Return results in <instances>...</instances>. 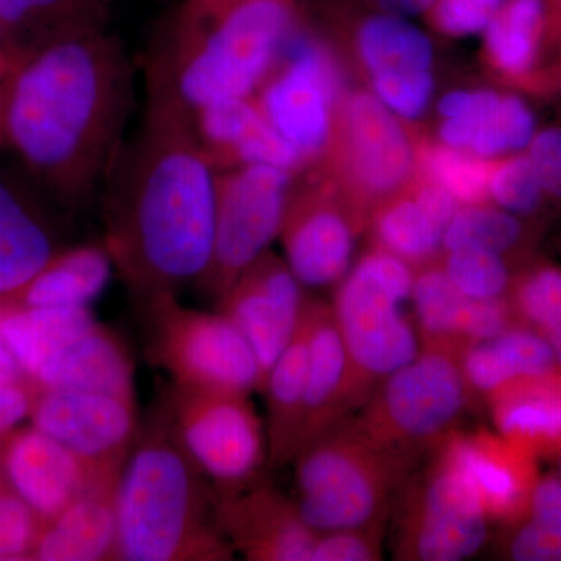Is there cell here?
<instances>
[{
  "instance_id": "cell-4",
  "label": "cell",
  "mask_w": 561,
  "mask_h": 561,
  "mask_svg": "<svg viewBox=\"0 0 561 561\" xmlns=\"http://www.w3.org/2000/svg\"><path fill=\"white\" fill-rule=\"evenodd\" d=\"M297 28L294 0H236L201 20L176 16L158 50L192 111L254 95Z\"/></svg>"
},
{
  "instance_id": "cell-35",
  "label": "cell",
  "mask_w": 561,
  "mask_h": 561,
  "mask_svg": "<svg viewBox=\"0 0 561 561\" xmlns=\"http://www.w3.org/2000/svg\"><path fill=\"white\" fill-rule=\"evenodd\" d=\"M357 50L371 76L382 72L430 70L434 47L426 33L393 14H379L360 25Z\"/></svg>"
},
{
  "instance_id": "cell-38",
  "label": "cell",
  "mask_w": 561,
  "mask_h": 561,
  "mask_svg": "<svg viewBox=\"0 0 561 561\" xmlns=\"http://www.w3.org/2000/svg\"><path fill=\"white\" fill-rule=\"evenodd\" d=\"M420 161L430 183L448 191L460 205H478L489 197V160L443 144L424 150Z\"/></svg>"
},
{
  "instance_id": "cell-55",
  "label": "cell",
  "mask_w": 561,
  "mask_h": 561,
  "mask_svg": "<svg viewBox=\"0 0 561 561\" xmlns=\"http://www.w3.org/2000/svg\"><path fill=\"white\" fill-rule=\"evenodd\" d=\"M557 459H559V472H557V474H559V479L561 482V453L559 454V457H557Z\"/></svg>"
},
{
  "instance_id": "cell-2",
  "label": "cell",
  "mask_w": 561,
  "mask_h": 561,
  "mask_svg": "<svg viewBox=\"0 0 561 561\" xmlns=\"http://www.w3.org/2000/svg\"><path fill=\"white\" fill-rule=\"evenodd\" d=\"M7 84L9 147L50 201L77 210L101 195L135 106V69L105 31L57 41Z\"/></svg>"
},
{
  "instance_id": "cell-45",
  "label": "cell",
  "mask_w": 561,
  "mask_h": 561,
  "mask_svg": "<svg viewBox=\"0 0 561 561\" xmlns=\"http://www.w3.org/2000/svg\"><path fill=\"white\" fill-rule=\"evenodd\" d=\"M505 0H437L432 20L438 31L453 36L483 32Z\"/></svg>"
},
{
  "instance_id": "cell-30",
  "label": "cell",
  "mask_w": 561,
  "mask_h": 561,
  "mask_svg": "<svg viewBox=\"0 0 561 561\" xmlns=\"http://www.w3.org/2000/svg\"><path fill=\"white\" fill-rule=\"evenodd\" d=\"M459 359L472 408L485 404L494 390L513 379L559 367L549 343L524 324L476 343Z\"/></svg>"
},
{
  "instance_id": "cell-20",
  "label": "cell",
  "mask_w": 561,
  "mask_h": 561,
  "mask_svg": "<svg viewBox=\"0 0 561 561\" xmlns=\"http://www.w3.org/2000/svg\"><path fill=\"white\" fill-rule=\"evenodd\" d=\"M0 472L7 486L44 523L98 486L76 454L32 424L0 440Z\"/></svg>"
},
{
  "instance_id": "cell-12",
  "label": "cell",
  "mask_w": 561,
  "mask_h": 561,
  "mask_svg": "<svg viewBox=\"0 0 561 561\" xmlns=\"http://www.w3.org/2000/svg\"><path fill=\"white\" fill-rule=\"evenodd\" d=\"M283 50L286 55H279L254 99L308 164L330 144L332 110L342 92L341 69L328 47L311 36L294 32Z\"/></svg>"
},
{
  "instance_id": "cell-8",
  "label": "cell",
  "mask_w": 561,
  "mask_h": 561,
  "mask_svg": "<svg viewBox=\"0 0 561 561\" xmlns=\"http://www.w3.org/2000/svg\"><path fill=\"white\" fill-rule=\"evenodd\" d=\"M146 319L147 357L187 389L261 391V367L245 335L219 311L186 308L165 295L140 309Z\"/></svg>"
},
{
  "instance_id": "cell-1",
  "label": "cell",
  "mask_w": 561,
  "mask_h": 561,
  "mask_svg": "<svg viewBox=\"0 0 561 561\" xmlns=\"http://www.w3.org/2000/svg\"><path fill=\"white\" fill-rule=\"evenodd\" d=\"M216 172L160 51L146 105L101 191L103 245L139 309L197 284L213 253Z\"/></svg>"
},
{
  "instance_id": "cell-50",
  "label": "cell",
  "mask_w": 561,
  "mask_h": 561,
  "mask_svg": "<svg viewBox=\"0 0 561 561\" xmlns=\"http://www.w3.org/2000/svg\"><path fill=\"white\" fill-rule=\"evenodd\" d=\"M232 2L236 0H184L179 16L186 18V20H201V18L208 16L214 11L224 9Z\"/></svg>"
},
{
  "instance_id": "cell-39",
  "label": "cell",
  "mask_w": 561,
  "mask_h": 561,
  "mask_svg": "<svg viewBox=\"0 0 561 561\" xmlns=\"http://www.w3.org/2000/svg\"><path fill=\"white\" fill-rule=\"evenodd\" d=\"M438 264L461 294L476 300L508 297L515 280L507 260L491 251H445Z\"/></svg>"
},
{
  "instance_id": "cell-7",
  "label": "cell",
  "mask_w": 561,
  "mask_h": 561,
  "mask_svg": "<svg viewBox=\"0 0 561 561\" xmlns=\"http://www.w3.org/2000/svg\"><path fill=\"white\" fill-rule=\"evenodd\" d=\"M468 409L472 405L459 356L421 348L387 376L351 419L373 442L419 461L459 431Z\"/></svg>"
},
{
  "instance_id": "cell-28",
  "label": "cell",
  "mask_w": 561,
  "mask_h": 561,
  "mask_svg": "<svg viewBox=\"0 0 561 561\" xmlns=\"http://www.w3.org/2000/svg\"><path fill=\"white\" fill-rule=\"evenodd\" d=\"M308 364L309 335L305 312L297 334L273 365L262 390L267 408L265 434L268 470H283L289 467L300 449L305 426Z\"/></svg>"
},
{
  "instance_id": "cell-21",
  "label": "cell",
  "mask_w": 561,
  "mask_h": 561,
  "mask_svg": "<svg viewBox=\"0 0 561 561\" xmlns=\"http://www.w3.org/2000/svg\"><path fill=\"white\" fill-rule=\"evenodd\" d=\"M44 195L24 168L0 169V300L21 290L65 249Z\"/></svg>"
},
{
  "instance_id": "cell-33",
  "label": "cell",
  "mask_w": 561,
  "mask_h": 561,
  "mask_svg": "<svg viewBox=\"0 0 561 561\" xmlns=\"http://www.w3.org/2000/svg\"><path fill=\"white\" fill-rule=\"evenodd\" d=\"M483 32L494 68L508 79H529L540 61L548 32V2L505 0Z\"/></svg>"
},
{
  "instance_id": "cell-47",
  "label": "cell",
  "mask_w": 561,
  "mask_h": 561,
  "mask_svg": "<svg viewBox=\"0 0 561 561\" xmlns=\"http://www.w3.org/2000/svg\"><path fill=\"white\" fill-rule=\"evenodd\" d=\"M32 390L28 383L0 381V440L28 420Z\"/></svg>"
},
{
  "instance_id": "cell-3",
  "label": "cell",
  "mask_w": 561,
  "mask_h": 561,
  "mask_svg": "<svg viewBox=\"0 0 561 561\" xmlns=\"http://www.w3.org/2000/svg\"><path fill=\"white\" fill-rule=\"evenodd\" d=\"M216 490L181 448L160 404L140 423L116 490L121 561H231Z\"/></svg>"
},
{
  "instance_id": "cell-25",
  "label": "cell",
  "mask_w": 561,
  "mask_h": 561,
  "mask_svg": "<svg viewBox=\"0 0 561 561\" xmlns=\"http://www.w3.org/2000/svg\"><path fill=\"white\" fill-rule=\"evenodd\" d=\"M31 386L136 401L135 362L119 335L98 323L44 362Z\"/></svg>"
},
{
  "instance_id": "cell-53",
  "label": "cell",
  "mask_w": 561,
  "mask_h": 561,
  "mask_svg": "<svg viewBox=\"0 0 561 561\" xmlns=\"http://www.w3.org/2000/svg\"><path fill=\"white\" fill-rule=\"evenodd\" d=\"M9 147V131H7V84L0 81V150Z\"/></svg>"
},
{
  "instance_id": "cell-26",
  "label": "cell",
  "mask_w": 561,
  "mask_h": 561,
  "mask_svg": "<svg viewBox=\"0 0 561 561\" xmlns=\"http://www.w3.org/2000/svg\"><path fill=\"white\" fill-rule=\"evenodd\" d=\"M306 320L309 364L301 446L351 416L346 408L348 359L331 305L309 298Z\"/></svg>"
},
{
  "instance_id": "cell-10",
  "label": "cell",
  "mask_w": 561,
  "mask_h": 561,
  "mask_svg": "<svg viewBox=\"0 0 561 561\" xmlns=\"http://www.w3.org/2000/svg\"><path fill=\"white\" fill-rule=\"evenodd\" d=\"M391 553L400 561H461L489 541L490 519L456 468L431 454L426 470L413 472L393 508Z\"/></svg>"
},
{
  "instance_id": "cell-54",
  "label": "cell",
  "mask_w": 561,
  "mask_h": 561,
  "mask_svg": "<svg viewBox=\"0 0 561 561\" xmlns=\"http://www.w3.org/2000/svg\"><path fill=\"white\" fill-rule=\"evenodd\" d=\"M546 2H548V9L553 10V16L548 14V20H553L561 33V0H546Z\"/></svg>"
},
{
  "instance_id": "cell-6",
  "label": "cell",
  "mask_w": 561,
  "mask_h": 561,
  "mask_svg": "<svg viewBox=\"0 0 561 561\" xmlns=\"http://www.w3.org/2000/svg\"><path fill=\"white\" fill-rule=\"evenodd\" d=\"M415 271L375 250L337 284L331 309L348 359L346 408L359 411L373 391L420 353L412 302Z\"/></svg>"
},
{
  "instance_id": "cell-41",
  "label": "cell",
  "mask_w": 561,
  "mask_h": 561,
  "mask_svg": "<svg viewBox=\"0 0 561 561\" xmlns=\"http://www.w3.org/2000/svg\"><path fill=\"white\" fill-rule=\"evenodd\" d=\"M390 518L317 535L311 561H379Z\"/></svg>"
},
{
  "instance_id": "cell-17",
  "label": "cell",
  "mask_w": 561,
  "mask_h": 561,
  "mask_svg": "<svg viewBox=\"0 0 561 561\" xmlns=\"http://www.w3.org/2000/svg\"><path fill=\"white\" fill-rule=\"evenodd\" d=\"M470 485L491 524H512L527 516L540 479L538 459L500 432L456 431L437 449Z\"/></svg>"
},
{
  "instance_id": "cell-32",
  "label": "cell",
  "mask_w": 561,
  "mask_h": 561,
  "mask_svg": "<svg viewBox=\"0 0 561 561\" xmlns=\"http://www.w3.org/2000/svg\"><path fill=\"white\" fill-rule=\"evenodd\" d=\"M98 323L91 308H31L0 300V339L28 383L44 362Z\"/></svg>"
},
{
  "instance_id": "cell-18",
  "label": "cell",
  "mask_w": 561,
  "mask_h": 561,
  "mask_svg": "<svg viewBox=\"0 0 561 561\" xmlns=\"http://www.w3.org/2000/svg\"><path fill=\"white\" fill-rule=\"evenodd\" d=\"M412 309L421 348L457 356L476 343L519 324L508 297L493 300L467 297L454 286L438 262L415 272Z\"/></svg>"
},
{
  "instance_id": "cell-36",
  "label": "cell",
  "mask_w": 561,
  "mask_h": 561,
  "mask_svg": "<svg viewBox=\"0 0 561 561\" xmlns=\"http://www.w3.org/2000/svg\"><path fill=\"white\" fill-rule=\"evenodd\" d=\"M529 231L522 217L497 206L461 205L446 227L443 253L459 249L491 251L507 260L526 249Z\"/></svg>"
},
{
  "instance_id": "cell-23",
  "label": "cell",
  "mask_w": 561,
  "mask_h": 561,
  "mask_svg": "<svg viewBox=\"0 0 561 561\" xmlns=\"http://www.w3.org/2000/svg\"><path fill=\"white\" fill-rule=\"evenodd\" d=\"M442 142L483 160L512 157L527 150L537 133L534 111L519 95L454 91L438 102Z\"/></svg>"
},
{
  "instance_id": "cell-40",
  "label": "cell",
  "mask_w": 561,
  "mask_h": 561,
  "mask_svg": "<svg viewBox=\"0 0 561 561\" xmlns=\"http://www.w3.org/2000/svg\"><path fill=\"white\" fill-rule=\"evenodd\" d=\"M489 198L497 208L524 220L538 216L548 201L534 164L522 153L512 154L491 168Z\"/></svg>"
},
{
  "instance_id": "cell-15",
  "label": "cell",
  "mask_w": 561,
  "mask_h": 561,
  "mask_svg": "<svg viewBox=\"0 0 561 561\" xmlns=\"http://www.w3.org/2000/svg\"><path fill=\"white\" fill-rule=\"evenodd\" d=\"M360 214L327 187L295 194L287 202L279 238L287 265L302 286H337L350 272Z\"/></svg>"
},
{
  "instance_id": "cell-22",
  "label": "cell",
  "mask_w": 561,
  "mask_h": 561,
  "mask_svg": "<svg viewBox=\"0 0 561 561\" xmlns=\"http://www.w3.org/2000/svg\"><path fill=\"white\" fill-rule=\"evenodd\" d=\"M195 131L216 173L265 164L294 173L305 165L297 149L275 130L254 95L194 110Z\"/></svg>"
},
{
  "instance_id": "cell-46",
  "label": "cell",
  "mask_w": 561,
  "mask_h": 561,
  "mask_svg": "<svg viewBox=\"0 0 561 561\" xmlns=\"http://www.w3.org/2000/svg\"><path fill=\"white\" fill-rule=\"evenodd\" d=\"M526 154L534 164L546 197L561 203V125H551L535 133Z\"/></svg>"
},
{
  "instance_id": "cell-11",
  "label": "cell",
  "mask_w": 561,
  "mask_h": 561,
  "mask_svg": "<svg viewBox=\"0 0 561 561\" xmlns=\"http://www.w3.org/2000/svg\"><path fill=\"white\" fill-rule=\"evenodd\" d=\"M291 173L253 164L216 173L213 253L195 286L214 300L279 236Z\"/></svg>"
},
{
  "instance_id": "cell-13",
  "label": "cell",
  "mask_w": 561,
  "mask_h": 561,
  "mask_svg": "<svg viewBox=\"0 0 561 561\" xmlns=\"http://www.w3.org/2000/svg\"><path fill=\"white\" fill-rule=\"evenodd\" d=\"M31 390L32 426L76 454L98 485L119 481L140 426L136 401L90 391Z\"/></svg>"
},
{
  "instance_id": "cell-24",
  "label": "cell",
  "mask_w": 561,
  "mask_h": 561,
  "mask_svg": "<svg viewBox=\"0 0 561 561\" xmlns=\"http://www.w3.org/2000/svg\"><path fill=\"white\" fill-rule=\"evenodd\" d=\"M494 427L537 459L561 453V367L504 383L485 401Z\"/></svg>"
},
{
  "instance_id": "cell-43",
  "label": "cell",
  "mask_w": 561,
  "mask_h": 561,
  "mask_svg": "<svg viewBox=\"0 0 561 561\" xmlns=\"http://www.w3.org/2000/svg\"><path fill=\"white\" fill-rule=\"evenodd\" d=\"M371 83L376 98L402 119H419L434 92L431 70L375 73Z\"/></svg>"
},
{
  "instance_id": "cell-34",
  "label": "cell",
  "mask_w": 561,
  "mask_h": 561,
  "mask_svg": "<svg viewBox=\"0 0 561 561\" xmlns=\"http://www.w3.org/2000/svg\"><path fill=\"white\" fill-rule=\"evenodd\" d=\"M371 231L376 250L404 261L415 272L440 261L445 230L413 197L393 198L379 206L371 217Z\"/></svg>"
},
{
  "instance_id": "cell-9",
  "label": "cell",
  "mask_w": 561,
  "mask_h": 561,
  "mask_svg": "<svg viewBox=\"0 0 561 561\" xmlns=\"http://www.w3.org/2000/svg\"><path fill=\"white\" fill-rule=\"evenodd\" d=\"M181 448L216 493L243 489L267 468V434L250 394L172 383L161 402Z\"/></svg>"
},
{
  "instance_id": "cell-16",
  "label": "cell",
  "mask_w": 561,
  "mask_h": 561,
  "mask_svg": "<svg viewBox=\"0 0 561 561\" xmlns=\"http://www.w3.org/2000/svg\"><path fill=\"white\" fill-rule=\"evenodd\" d=\"M216 523L232 551L250 561H311L317 531L297 502L264 478L216 493Z\"/></svg>"
},
{
  "instance_id": "cell-42",
  "label": "cell",
  "mask_w": 561,
  "mask_h": 561,
  "mask_svg": "<svg viewBox=\"0 0 561 561\" xmlns=\"http://www.w3.org/2000/svg\"><path fill=\"white\" fill-rule=\"evenodd\" d=\"M44 522L5 485L0 489V561L33 560Z\"/></svg>"
},
{
  "instance_id": "cell-48",
  "label": "cell",
  "mask_w": 561,
  "mask_h": 561,
  "mask_svg": "<svg viewBox=\"0 0 561 561\" xmlns=\"http://www.w3.org/2000/svg\"><path fill=\"white\" fill-rule=\"evenodd\" d=\"M413 198L435 224L440 225L443 230H446L449 221L460 208V203L456 201V197L430 181L413 194Z\"/></svg>"
},
{
  "instance_id": "cell-19",
  "label": "cell",
  "mask_w": 561,
  "mask_h": 561,
  "mask_svg": "<svg viewBox=\"0 0 561 561\" xmlns=\"http://www.w3.org/2000/svg\"><path fill=\"white\" fill-rule=\"evenodd\" d=\"M343 162L362 201H381L411 175L413 150L400 121L376 95H351L342 111Z\"/></svg>"
},
{
  "instance_id": "cell-44",
  "label": "cell",
  "mask_w": 561,
  "mask_h": 561,
  "mask_svg": "<svg viewBox=\"0 0 561 561\" xmlns=\"http://www.w3.org/2000/svg\"><path fill=\"white\" fill-rule=\"evenodd\" d=\"M497 551L515 561H561V529L546 526L524 516L519 522L504 524Z\"/></svg>"
},
{
  "instance_id": "cell-31",
  "label": "cell",
  "mask_w": 561,
  "mask_h": 561,
  "mask_svg": "<svg viewBox=\"0 0 561 561\" xmlns=\"http://www.w3.org/2000/svg\"><path fill=\"white\" fill-rule=\"evenodd\" d=\"M114 265L103 243L65 247L9 300L31 308H90L108 286Z\"/></svg>"
},
{
  "instance_id": "cell-14",
  "label": "cell",
  "mask_w": 561,
  "mask_h": 561,
  "mask_svg": "<svg viewBox=\"0 0 561 561\" xmlns=\"http://www.w3.org/2000/svg\"><path fill=\"white\" fill-rule=\"evenodd\" d=\"M289 265L271 250L250 264L217 300L245 335L261 367V393L268 373L300 328L309 297Z\"/></svg>"
},
{
  "instance_id": "cell-5",
  "label": "cell",
  "mask_w": 561,
  "mask_h": 561,
  "mask_svg": "<svg viewBox=\"0 0 561 561\" xmlns=\"http://www.w3.org/2000/svg\"><path fill=\"white\" fill-rule=\"evenodd\" d=\"M416 465L373 442L350 416L302 445L295 456V502L317 534L390 518Z\"/></svg>"
},
{
  "instance_id": "cell-56",
  "label": "cell",
  "mask_w": 561,
  "mask_h": 561,
  "mask_svg": "<svg viewBox=\"0 0 561 561\" xmlns=\"http://www.w3.org/2000/svg\"><path fill=\"white\" fill-rule=\"evenodd\" d=\"M560 91H561V76H560Z\"/></svg>"
},
{
  "instance_id": "cell-49",
  "label": "cell",
  "mask_w": 561,
  "mask_h": 561,
  "mask_svg": "<svg viewBox=\"0 0 561 561\" xmlns=\"http://www.w3.org/2000/svg\"><path fill=\"white\" fill-rule=\"evenodd\" d=\"M375 2L387 14L408 18L431 11L437 0H375Z\"/></svg>"
},
{
  "instance_id": "cell-27",
  "label": "cell",
  "mask_w": 561,
  "mask_h": 561,
  "mask_svg": "<svg viewBox=\"0 0 561 561\" xmlns=\"http://www.w3.org/2000/svg\"><path fill=\"white\" fill-rule=\"evenodd\" d=\"M117 482L94 486L68 505L60 515L44 523L33 560H116Z\"/></svg>"
},
{
  "instance_id": "cell-37",
  "label": "cell",
  "mask_w": 561,
  "mask_h": 561,
  "mask_svg": "<svg viewBox=\"0 0 561 561\" xmlns=\"http://www.w3.org/2000/svg\"><path fill=\"white\" fill-rule=\"evenodd\" d=\"M508 300L519 324L549 343L561 367V268L546 262L531 265L515 276Z\"/></svg>"
},
{
  "instance_id": "cell-29",
  "label": "cell",
  "mask_w": 561,
  "mask_h": 561,
  "mask_svg": "<svg viewBox=\"0 0 561 561\" xmlns=\"http://www.w3.org/2000/svg\"><path fill=\"white\" fill-rule=\"evenodd\" d=\"M110 0H0V31L20 65L57 41L105 31Z\"/></svg>"
},
{
  "instance_id": "cell-51",
  "label": "cell",
  "mask_w": 561,
  "mask_h": 561,
  "mask_svg": "<svg viewBox=\"0 0 561 561\" xmlns=\"http://www.w3.org/2000/svg\"><path fill=\"white\" fill-rule=\"evenodd\" d=\"M0 381L28 383L24 371L21 370L20 364L11 356L2 339H0Z\"/></svg>"
},
{
  "instance_id": "cell-52",
  "label": "cell",
  "mask_w": 561,
  "mask_h": 561,
  "mask_svg": "<svg viewBox=\"0 0 561 561\" xmlns=\"http://www.w3.org/2000/svg\"><path fill=\"white\" fill-rule=\"evenodd\" d=\"M18 66H20V61L14 57L9 44L3 38L2 31H0V81L9 79Z\"/></svg>"
}]
</instances>
